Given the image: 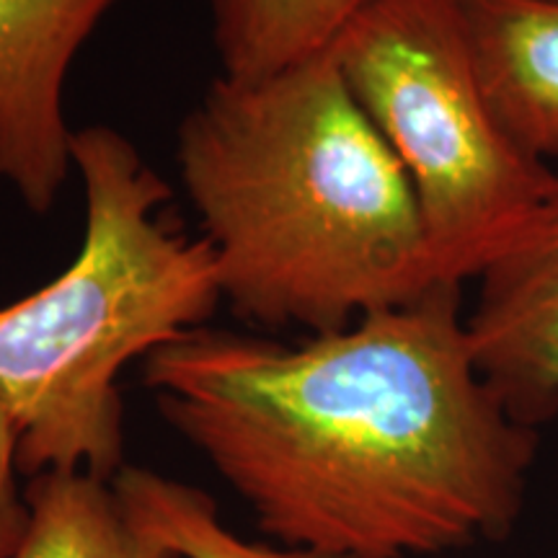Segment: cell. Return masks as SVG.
Masks as SVG:
<instances>
[{"mask_svg":"<svg viewBox=\"0 0 558 558\" xmlns=\"http://www.w3.org/2000/svg\"><path fill=\"white\" fill-rule=\"evenodd\" d=\"M177 169L220 295L267 329L329 333L439 282L409 173L337 62L218 75L177 135Z\"/></svg>","mask_w":558,"mask_h":558,"instance_id":"7a4b0ae2","label":"cell"},{"mask_svg":"<svg viewBox=\"0 0 558 558\" xmlns=\"http://www.w3.org/2000/svg\"><path fill=\"white\" fill-rule=\"evenodd\" d=\"M19 476V437L11 418L0 411V558H13L29 522Z\"/></svg>","mask_w":558,"mask_h":558,"instance_id":"8fae6325","label":"cell"},{"mask_svg":"<svg viewBox=\"0 0 558 558\" xmlns=\"http://www.w3.org/2000/svg\"><path fill=\"white\" fill-rule=\"evenodd\" d=\"M86 226L73 262L0 308V411L19 437L24 476L122 469L120 375L213 318L222 300L207 241L160 218L169 184L122 132L73 135Z\"/></svg>","mask_w":558,"mask_h":558,"instance_id":"3957f363","label":"cell"},{"mask_svg":"<svg viewBox=\"0 0 558 558\" xmlns=\"http://www.w3.org/2000/svg\"><path fill=\"white\" fill-rule=\"evenodd\" d=\"M375 0H209L222 75L259 81L324 54Z\"/></svg>","mask_w":558,"mask_h":558,"instance_id":"9c48e42d","label":"cell"},{"mask_svg":"<svg viewBox=\"0 0 558 558\" xmlns=\"http://www.w3.org/2000/svg\"><path fill=\"white\" fill-rule=\"evenodd\" d=\"M111 486L132 522L181 558H341L241 538L220 520L218 507L202 488L158 471L122 465Z\"/></svg>","mask_w":558,"mask_h":558,"instance_id":"30bf717a","label":"cell"},{"mask_svg":"<svg viewBox=\"0 0 558 558\" xmlns=\"http://www.w3.org/2000/svg\"><path fill=\"white\" fill-rule=\"evenodd\" d=\"M29 522L13 558H181L143 533L111 481L45 471L24 486Z\"/></svg>","mask_w":558,"mask_h":558,"instance_id":"ba28073f","label":"cell"},{"mask_svg":"<svg viewBox=\"0 0 558 558\" xmlns=\"http://www.w3.org/2000/svg\"><path fill=\"white\" fill-rule=\"evenodd\" d=\"M494 117L527 156H558V0H460Z\"/></svg>","mask_w":558,"mask_h":558,"instance_id":"52a82bcc","label":"cell"},{"mask_svg":"<svg viewBox=\"0 0 558 558\" xmlns=\"http://www.w3.org/2000/svg\"><path fill=\"white\" fill-rule=\"evenodd\" d=\"M120 0H0V184L26 209L58 205L73 171L65 81Z\"/></svg>","mask_w":558,"mask_h":558,"instance_id":"5b68a950","label":"cell"},{"mask_svg":"<svg viewBox=\"0 0 558 558\" xmlns=\"http://www.w3.org/2000/svg\"><path fill=\"white\" fill-rule=\"evenodd\" d=\"M476 279L473 360L509 416L538 429L558 414V190Z\"/></svg>","mask_w":558,"mask_h":558,"instance_id":"8992f818","label":"cell"},{"mask_svg":"<svg viewBox=\"0 0 558 558\" xmlns=\"http://www.w3.org/2000/svg\"><path fill=\"white\" fill-rule=\"evenodd\" d=\"M329 52L409 173L439 282L476 279L558 173L494 117L460 0H375Z\"/></svg>","mask_w":558,"mask_h":558,"instance_id":"277c9868","label":"cell"},{"mask_svg":"<svg viewBox=\"0 0 558 558\" xmlns=\"http://www.w3.org/2000/svg\"><path fill=\"white\" fill-rule=\"evenodd\" d=\"M463 284L300 344L199 326L145 357L158 414L271 543L422 558L505 541L538 429L478 373Z\"/></svg>","mask_w":558,"mask_h":558,"instance_id":"6da1fadb","label":"cell"}]
</instances>
